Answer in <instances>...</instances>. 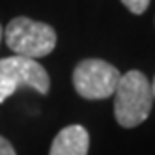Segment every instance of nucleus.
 I'll list each match as a JSON object with an SVG mask.
<instances>
[{"instance_id": "nucleus-8", "label": "nucleus", "mask_w": 155, "mask_h": 155, "mask_svg": "<svg viewBox=\"0 0 155 155\" xmlns=\"http://www.w3.org/2000/svg\"><path fill=\"white\" fill-rule=\"evenodd\" d=\"M0 155H15L13 146L9 144L4 137H0Z\"/></svg>"}, {"instance_id": "nucleus-4", "label": "nucleus", "mask_w": 155, "mask_h": 155, "mask_svg": "<svg viewBox=\"0 0 155 155\" xmlns=\"http://www.w3.org/2000/svg\"><path fill=\"white\" fill-rule=\"evenodd\" d=\"M0 73L6 75L9 81H13L17 88L28 86L39 94H47L51 88V79L47 69L34 58L17 56V54L2 58L0 60Z\"/></svg>"}, {"instance_id": "nucleus-9", "label": "nucleus", "mask_w": 155, "mask_h": 155, "mask_svg": "<svg viewBox=\"0 0 155 155\" xmlns=\"http://www.w3.org/2000/svg\"><path fill=\"white\" fill-rule=\"evenodd\" d=\"M151 94H153V101H155V79H153V82H151Z\"/></svg>"}, {"instance_id": "nucleus-1", "label": "nucleus", "mask_w": 155, "mask_h": 155, "mask_svg": "<svg viewBox=\"0 0 155 155\" xmlns=\"http://www.w3.org/2000/svg\"><path fill=\"white\" fill-rule=\"evenodd\" d=\"M114 118L121 127H137L151 112L153 94L146 75L133 69L120 77L114 92Z\"/></svg>"}, {"instance_id": "nucleus-5", "label": "nucleus", "mask_w": 155, "mask_h": 155, "mask_svg": "<svg viewBox=\"0 0 155 155\" xmlns=\"http://www.w3.org/2000/svg\"><path fill=\"white\" fill-rule=\"evenodd\" d=\"M90 135L82 125L64 127L51 144L49 155H88Z\"/></svg>"}, {"instance_id": "nucleus-2", "label": "nucleus", "mask_w": 155, "mask_h": 155, "mask_svg": "<svg viewBox=\"0 0 155 155\" xmlns=\"http://www.w3.org/2000/svg\"><path fill=\"white\" fill-rule=\"evenodd\" d=\"M6 45L17 56L43 58L56 47V32L47 23H38L28 17H15L4 30Z\"/></svg>"}, {"instance_id": "nucleus-6", "label": "nucleus", "mask_w": 155, "mask_h": 155, "mask_svg": "<svg viewBox=\"0 0 155 155\" xmlns=\"http://www.w3.org/2000/svg\"><path fill=\"white\" fill-rule=\"evenodd\" d=\"M15 90H17V84L13 81H9L6 75L0 73V103H4Z\"/></svg>"}, {"instance_id": "nucleus-7", "label": "nucleus", "mask_w": 155, "mask_h": 155, "mask_svg": "<svg viewBox=\"0 0 155 155\" xmlns=\"http://www.w3.org/2000/svg\"><path fill=\"white\" fill-rule=\"evenodd\" d=\"M121 2H124V6L135 15L144 13L148 9V6H150V0H121Z\"/></svg>"}, {"instance_id": "nucleus-10", "label": "nucleus", "mask_w": 155, "mask_h": 155, "mask_svg": "<svg viewBox=\"0 0 155 155\" xmlns=\"http://www.w3.org/2000/svg\"><path fill=\"white\" fill-rule=\"evenodd\" d=\"M2 36H4V30H2V26H0V41H2Z\"/></svg>"}, {"instance_id": "nucleus-3", "label": "nucleus", "mask_w": 155, "mask_h": 155, "mask_svg": "<svg viewBox=\"0 0 155 155\" xmlns=\"http://www.w3.org/2000/svg\"><path fill=\"white\" fill-rule=\"evenodd\" d=\"M121 73L112 64L99 58H88L77 64L73 71V86L84 99H107L114 95Z\"/></svg>"}]
</instances>
